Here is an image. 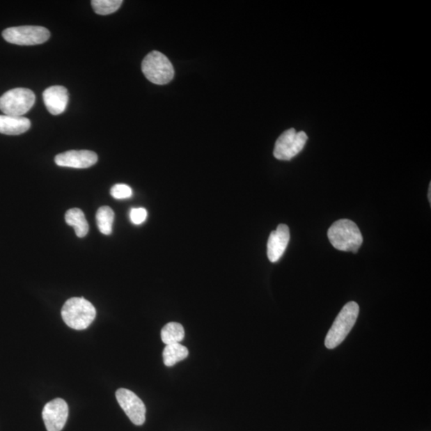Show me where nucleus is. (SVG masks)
<instances>
[{"label": "nucleus", "instance_id": "0eeeda50", "mask_svg": "<svg viewBox=\"0 0 431 431\" xmlns=\"http://www.w3.org/2000/svg\"><path fill=\"white\" fill-rule=\"evenodd\" d=\"M307 141L308 135L304 131L289 129L276 140L274 155L278 160H291L303 150Z\"/></svg>", "mask_w": 431, "mask_h": 431}, {"label": "nucleus", "instance_id": "f3484780", "mask_svg": "<svg viewBox=\"0 0 431 431\" xmlns=\"http://www.w3.org/2000/svg\"><path fill=\"white\" fill-rule=\"evenodd\" d=\"M114 212L109 206H102L96 214V222L100 231L104 235H110L113 231Z\"/></svg>", "mask_w": 431, "mask_h": 431}, {"label": "nucleus", "instance_id": "dca6fc26", "mask_svg": "<svg viewBox=\"0 0 431 431\" xmlns=\"http://www.w3.org/2000/svg\"><path fill=\"white\" fill-rule=\"evenodd\" d=\"M162 340L165 345L182 342L185 338V329L181 324L171 322L164 326L161 331Z\"/></svg>", "mask_w": 431, "mask_h": 431}, {"label": "nucleus", "instance_id": "423d86ee", "mask_svg": "<svg viewBox=\"0 0 431 431\" xmlns=\"http://www.w3.org/2000/svg\"><path fill=\"white\" fill-rule=\"evenodd\" d=\"M50 36V31L45 27L39 26L10 27L3 32L5 40L20 46L42 45L49 40Z\"/></svg>", "mask_w": 431, "mask_h": 431}, {"label": "nucleus", "instance_id": "7ed1b4c3", "mask_svg": "<svg viewBox=\"0 0 431 431\" xmlns=\"http://www.w3.org/2000/svg\"><path fill=\"white\" fill-rule=\"evenodd\" d=\"M359 313L357 303L351 301L343 306L325 338V347L335 349L345 341L356 323Z\"/></svg>", "mask_w": 431, "mask_h": 431}, {"label": "nucleus", "instance_id": "9b49d317", "mask_svg": "<svg viewBox=\"0 0 431 431\" xmlns=\"http://www.w3.org/2000/svg\"><path fill=\"white\" fill-rule=\"evenodd\" d=\"M290 240V231L286 225L278 226L270 234L268 241V258L272 263L279 260L288 247Z\"/></svg>", "mask_w": 431, "mask_h": 431}, {"label": "nucleus", "instance_id": "9d476101", "mask_svg": "<svg viewBox=\"0 0 431 431\" xmlns=\"http://www.w3.org/2000/svg\"><path fill=\"white\" fill-rule=\"evenodd\" d=\"M54 162L58 166L86 169L95 165L97 155L90 150H70L58 155Z\"/></svg>", "mask_w": 431, "mask_h": 431}, {"label": "nucleus", "instance_id": "f257e3e1", "mask_svg": "<svg viewBox=\"0 0 431 431\" xmlns=\"http://www.w3.org/2000/svg\"><path fill=\"white\" fill-rule=\"evenodd\" d=\"M327 237L335 249L354 253H357L363 241L356 224L347 219L336 221L329 228Z\"/></svg>", "mask_w": 431, "mask_h": 431}, {"label": "nucleus", "instance_id": "f8f14e48", "mask_svg": "<svg viewBox=\"0 0 431 431\" xmlns=\"http://www.w3.org/2000/svg\"><path fill=\"white\" fill-rule=\"evenodd\" d=\"M43 102L53 116H58L67 109L69 100L68 91L63 86H52L42 94Z\"/></svg>", "mask_w": 431, "mask_h": 431}, {"label": "nucleus", "instance_id": "39448f33", "mask_svg": "<svg viewBox=\"0 0 431 431\" xmlns=\"http://www.w3.org/2000/svg\"><path fill=\"white\" fill-rule=\"evenodd\" d=\"M34 92L26 88H15L0 97V111L5 116L23 117L35 105Z\"/></svg>", "mask_w": 431, "mask_h": 431}, {"label": "nucleus", "instance_id": "6ab92c4d", "mask_svg": "<svg viewBox=\"0 0 431 431\" xmlns=\"http://www.w3.org/2000/svg\"><path fill=\"white\" fill-rule=\"evenodd\" d=\"M111 194L117 200L127 199L132 196L133 190L127 185L117 184L111 188Z\"/></svg>", "mask_w": 431, "mask_h": 431}, {"label": "nucleus", "instance_id": "6e6552de", "mask_svg": "<svg viewBox=\"0 0 431 431\" xmlns=\"http://www.w3.org/2000/svg\"><path fill=\"white\" fill-rule=\"evenodd\" d=\"M116 399L131 422L137 425L144 424L146 408L138 395L128 389H120L116 391Z\"/></svg>", "mask_w": 431, "mask_h": 431}, {"label": "nucleus", "instance_id": "aec40b11", "mask_svg": "<svg viewBox=\"0 0 431 431\" xmlns=\"http://www.w3.org/2000/svg\"><path fill=\"white\" fill-rule=\"evenodd\" d=\"M130 218L134 225L139 226L144 223L147 218V211L144 208H134L130 210Z\"/></svg>", "mask_w": 431, "mask_h": 431}, {"label": "nucleus", "instance_id": "2eb2a0df", "mask_svg": "<svg viewBox=\"0 0 431 431\" xmlns=\"http://www.w3.org/2000/svg\"><path fill=\"white\" fill-rule=\"evenodd\" d=\"M189 354L187 347L181 343L168 345L163 350V361L167 367H173L180 361L187 359Z\"/></svg>", "mask_w": 431, "mask_h": 431}, {"label": "nucleus", "instance_id": "4468645a", "mask_svg": "<svg viewBox=\"0 0 431 431\" xmlns=\"http://www.w3.org/2000/svg\"><path fill=\"white\" fill-rule=\"evenodd\" d=\"M65 220L68 225L75 228L76 235L83 238L89 232V225L87 223L84 212L79 209H70L65 215Z\"/></svg>", "mask_w": 431, "mask_h": 431}, {"label": "nucleus", "instance_id": "1a4fd4ad", "mask_svg": "<svg viewBox=\"0 0 431 431\" xmlns=\"http://www.w3.org/2000/svg\"><path fill=\"white\" fill-rule=\"evenodd\" d=\"M68 403L62 399L49 402L43 408L42 418L47 431H61L68 421Z\"/></svg>", "mask_w": 431, "mask_h": 431}, {"label": "nucleus", "instance_id": "a211bd4d", "mask_svg": "<svg viewBox=\"0 0 431 431\" xmlns=\"http://www.w3.org/2000/svg\"><path fill=\"white\" fill-rule=\"evenodd\" d=\"M123 2L122 0H93V9L97 15H107L117 12Z\"/></svg>", "mask_w": 431, "mask_h": 431}, {"label": "nucleus", "instance_id": "412c9836", "mask_svg": "<svg viewBox=\"0 0 431 431\" xmlns=\"http://www.w3.org/2000/svg\"><path fill=\"white\" fill-rule=\"evenodd\" d=\"M428 198H429V201H430H430H431V184H430V185H429Z\"/></svg>", "mask_w": 431, "mask_h": 431}, {"label": "nucleus", "instance_id": "f03ea898", "mask_svg": "<svg viewBox=\"0 0 431 431\" xmlns=\"http://www.w3.org/2000/svg\"><path fill=\"white\" fill-rule=\"evenodd\" d=\"M65 324L75 330H85L95 320L96 309L90 301L81 297L68 299L62 308Z\"/></svg>", "mask_w": 431, "mask_h": 431}, {"label": "nucleus", "instance_id": "ddd939ff", "mask_svg": "<svg viewBox=\"0 0 431 431\" xmlns=\"http://www.w3.org/2000/svg\"><path fill=\"white\" fill-rule=\"evenodd\" d=\"M31 127V121L24 117L0 116V133L7 135H19Z\"/></svg>", "mask_w": 431, "mask_h": 431}, {"label": "nucleus", "instance_id": "20e7f679", "mask_svg": "<svg viewBox=\"0 0 431 431\" xmlns=\"http://www.w3.org/2000/svg\"><path fill=\"white\" fill-rule=\"evenodd\" d=\"M146 78L157 85H166L174 77L173 65L165 54L157 51L147 54L141 63Z\"/></svg>", "mask_w": 431, "mask_h": 431}]
</instances>
